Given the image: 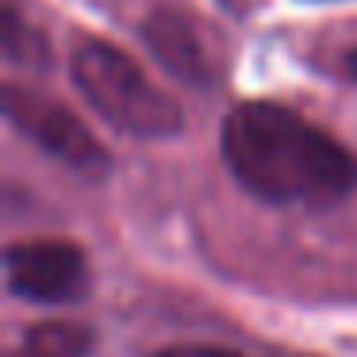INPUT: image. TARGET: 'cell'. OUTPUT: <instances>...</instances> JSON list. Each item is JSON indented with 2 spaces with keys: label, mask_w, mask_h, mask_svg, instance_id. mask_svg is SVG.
<instances>
[{
  "label": "cell",
  "mask_w": 357,
  "mask_h": 357,
  "mask_svg": "<svg viewBox=\"0 0 357 357\" xmlns=\"http://www.w3.org/2000/svg\"><path fill=\"white\" fill-rule=\"evenodd\" d=\"M219 150L231 177L277 208H326L357 192V158L284 104H238L223 119Z\"/></svg>",
  "instance_id": "6da1fadb"
},
{
  "label": "cell",
  "mask_w": 357,
  "mask_h": 357,
  "mask_svg": "<svg viewBox=\"0 0 357 357\" xmlns=\"http://www.w3.org/2000/svg\"><path fill=\"white\" fill-rule=\"evenodd\" d=\"M73 85L93 104V112L131 139H173L185 127V112L142 73L131 54L112 43H81L73 50Z\"/></svg>",
  "instance_id": "7a4b0ae2"
},
{
  "label": "cell",
  "mask_w": 357,
  "mask_h": 357,
  "mask_svg": "<svg viewBox=\"0 0 357 357\" xmlns=\"http://www.w3.org/2000/svg\"><path fill=\"white\" fill-rule=\"evenodd\" d=\"M4 116L39 150H47L54 162L70 165V169L85 173V177H104L108 173L112 165L108 150L96 142V135L66 104L50 100L43 93H31V89L8 85L4 89Z\"/></svg>",
  "instance_id": "3957f363"
},
{
  "label": "cell",
  "mask_w": 357,
  "mask_h": 357,
  "mask_svg": "<svg viewBox=\"0 0 357 357\" xmlns=\"http://www.w3.org/2000/svg\"><path fill=\"white\" fill-rule=\"evenodd\" d=\"M8 292L31 303H77L89 292V261L73 242L39 238L4 250Z\"/></svg>",
  "instance_id": "277c9868"
},
{
  "label": "cell",
  "mask_w": 357,
  "mask_h": 357,
  "mask_svg": "<svg viewBox=\"0 0 357 357\" xmlns=\"http://www.w3.org/2000/svg\"><path fill=\"white\" fill-rule=\"evenodd\" d=\"M142 39H146L154 62L162 70H169L173 77H181L185 85H196V89L211 85V62L185 16H177L173 8L150 12V20L142 24Z\"/></svg>",
  "instance_id": "5b68a950"
},
{
  "label": "cell",
  "mask_w": 357,
  "mask_h": 357,
  "mask_svg": "<svg viewBox=\"0 0 357 357\" xmlns=\"http://www.w3.org/2000/svg\"><path fill=\"white\" fill-rule=\"evenodd\" d=\"M96 334L81 323H35L4 357H89Z\"/></svg>",
  "instance_id": "8992f818"
},
{
  "label": "cell",
  "mask_w": 357,
  "mask_h": 357,
  "mask_svg": "<svg viewBox=\"0 0 357 357\" xmlns=\"http://www.w3.org/2000/svg\"><path fill=\"white\" fill-rule=\"evenodd\" d=\"M4 54H8L12 62H27V66H31V58H35V62L47 58V54H43V43L35 39L24 24H20L16 8H4Z\"/></svg>",
  "instance_id": "52a82bcc"
},
{
  "label": "cell",
  "mask_w": 357,
  "mask_h": 357,
  "mask_svg": "<svg viewBox=\"0 0 357 357\" xmlns=\"http://www.w3.org/2000/svg\"><path fill=\"white\" fill-rule=\"evenodd\" d=\"M154 357H277V354H242L227 346H165Z\"/></svg>",
  "instance_id": "ba28073f"
},
{
  "label": "cell",
  "mask_w": 357,
  "mask_h": 357,
  "mask_svg": "<svg viewBox=\"0 0 357 357\" xmlns=\"http://www.w3.org/2000/svg\"><path fill=\"white\" fill-rule=\"evenodd\" d=\"M342 70H346V77H349V81H357V47L342 54Z\"/></svg>",
  "instance_id": "9c48e42d"
}]
</instances>
